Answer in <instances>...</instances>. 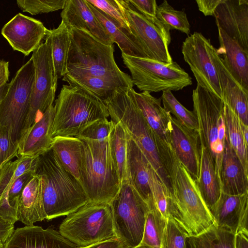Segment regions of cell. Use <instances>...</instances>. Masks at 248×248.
<instances>
[{"label": "cell", "instance_id": "obj_9", "mask_svg": "<svg viewBox=\"0 0 248 248\" xmlns=\"http://www.w3.org/2000/svg\"><path fill=\"white\" fill-rule=\"evenodd\" d=\"M122 58L133 84L140 91H177L192 84L191 77L175 62L166 63L122 53Z\"/></svg>", "mask_w": 248, "mask_h": 248}, {"label": "cell", "instance_id": "obj_14", "mask_svg": "<svg viewBox=\"0 0 248 248\" xmlns=\"http://www.w3.org/2000/svg\"><path fill=\"white\" fill-rule=\"evenodd\" d=\"M216 50L210 40L198 32L188 35L182 46L184 59L189 65L197 85L221 99L219 77L215 60Z\"/></svg>", "mask_w": 248, "mask_h": 248}, {"label": "cell", "instance_id": "obj_22", "mask_svg": "<svg viewBox=\"0 0 248 248\" xmlns=\"http://www.w3.org/2000/svg\"><path fill=\"white\" fill-rule=\"evenodd\" d=\"M221 192L239 195L248 192V173L232 148L228 136L218 174Z\"/></svg>", "mask_w": 248, "mask_h": 248}, {"label": "cell", "instance_id": "obj_43", "mask_svg": "<svg viewBox=\"0 0 248 248\" xmlns=\"http://www.w3.org/2000/svg\"><path fill=\"white\" fill-rule=\"evenodd\" d=\"M66 0H17L18 7L32 15L63 9Z\"/></svg>", "mask_w": 248, "mask_h": 248}, {"label": "cell", "instance_id": "obj_36", "mask_svg": "<svg viewBox=\"0 0 248 248\" xmlns=\"http://www.w3.org/2000/svg\"><path fill=\"white\" fill-rule=\"evenodd\" d=\"M40 156L21 155L7 163L0 170V197L9 191L15 181L23 173L36 172Z\"/></svg>", "mask_w": 248, "mask_h": 248}, {"label": "cell", "instance_id": "obj_11", "mask_svg": "<svg viewBox=\"0 0 248 248\" xmlns=\"http://www.w3.org/2000/svg\"><path fill=\"white\" fill-rule=\"evenodd\" d=\"M110 204L116 237L123 248H134L140 245L149 205L129 183L122 185Z\"/></svg>", "mask_w": 248, "mask_h": 248}, {"label": "cell", "instance_id": "obj_6", "mask_svg": "<svg viewBox=\"0 0 248 248\" xmlns=\"http://www.w3.org/2000/svg\"><path fill=\"white\" fill-rule=\"evenodd\" d=\"M81 140L83 152L80 184L89 202L110 204L122 185L111 157L109 140L104 142Z\"/></svg>", "mask_w": 248, "mask_h": 248}, {"label": "cell", "instance_id": "obj_38", "mask_svg": "<svg viewBox=\"0 0 248 248\" xmlns=\"http://www.w3.org/2000/svg\"><path fill=\"white\" fill-rule=\"evenodd\" d=\"M156 17L170 31L177 30L187 35L190 32V25L184 11L176 10L167 0L157 6Z\"/></svg>", "mask_w": 248, "mask_h": 248}, {"label": "cell", "instance_id": "obj_49", "mask_svg": "<svg viewBox=\"0 0 248 248\" xmlns=\"http://www.w3.org/2000/svg\"><path fill=\"white\" fill-rule=\"evenodd\" d=\"M14 230V223L4 219L0 215V242L3 245Z\"/></svg>", "mask_w": 248, "mask_h": 248}, {"label": "cell", "instance_id": "obj_39", "mask_svg": "<svg viewBox=\"0 0 248 248\" xmlns=\"http://www.w3.org/2000/svg\"><path fill=\"white\" fill-rule=\"evenodd\" d=\"M164 109L175 116L176 120L187 128L199 131L198 119L193 111H190L184 107L171 91L163 92L161 97Z\"/></svg>", "mask_w": 248, "mask_h": 248}, {"label": "cell", "instance_id": "obj_3", "mask_svg": "<svg viewBox=\"0 0 248 248\" xmlns=\"http://www.w3.org/2000/svg\"><path fill=\"white\" fill-rule=\"evenodd\" d=\"M51 136L77 137L86 127L109 113L106 104L86 89L63 84L55 102Z\"/></svg>", "mask_w": 248, "mask_h": 248}, {"label": "cell", "instance_id": "obj_55", "mask_svg": "<svg viewBox=\"0 0 248 248\" xmlns=\"http://www.w3.org/2000/svg\"><path fill=\"white\" fill-rule=\"evenodd\" d=\"M3 245L0 242V248H2Z\"/></svg>", "mask_w": 248, "mask_h": 248}, {"label": "cell", "instance_id": "obj_4", "mask_svg": "<svg viewBox=\"0 0 248 248\" xmlns=\"http://www.w3.org/2000/svg\"><path fill=\"white\" fill-rule=\"evenodd\" d=\"M114 52L113 45L102 43L85 30L72 28L66 74L74 77L110 78L133 82L131 77L117 65Z\"/></svg>", "mask_w": 248, "mask_h": 248}, {"label": "cell", "instance_id": "obj_52", "mask_svg": "<svg viewBox=\"0 0 248 248\" xmlns=\"http://www.w3.org/2000/svg\"><path fill=\"white\" fill-rule=\"evenodd\" d=\"M248 233L237 232L235 234L234 248H248Z\"/></svg>", "mask_w": 248, "mask_h": 248}, {"label": "cell", "instance_id": "obj_42", "mask_svg": "<svg viewBox=\"0 0 248 248\" xmlns=\"http://www.w3.org/2000/svg\"><path fill=\"white\" fill-rule=\"evenodd\" d=\"M114 126L115 123L111 120L101 119L88 125L76 137L80 140L107 141Z\"/></svg>", "mask_w": 248, "mask_h": 248}, {"label": "cell", "instance_id": "obj_41", "mask_svg": "<svg viewBox=\"0 0 248 248\" xmlns=\"http://www.w3.org/2000/svg\"><path fill=\"white\" fill-rule=\"evenodd\" d=\"M187 236L170 217L165 222L160 248H187Z\"/></svg>", "mask_w": 248, "mask_h": 248}, {"label": "cell", "instance_id": "obj_50", "mask_svg": "<svg viewBox=\"0 0 248 248\" xmlns=\"http://www.w3.org/2000/svg\"><path fill=\"white\" fill-rule=\"evenodd\" d=\"M79 248H123L121 242L116 238L99 242L87 247Z\"/></svg>", "mask_w": 248, "mask_h": 248}, {"label": "cell", "instance_id": "obj_2", "mask_svg": "<svg viewBox=\"0 0 248 248\" xmlns=\"http://www.w3.org/2000/svg\"><path fill=\"white\" fill-rule=\"evenodd\" d=\"M35 173L42 178L46 219L67 216L89 202L79 182L64 168L52 149L40 156Z\"/></svg>", "mask_w": 248, "mask_h": 248}, {"label": "cell", "instance_id": "obj_28", "mask_svg": "<svg viewBox=\"0 0 248 248\" xmlns=\"http://www.w3.org/2000/svg\"><path fill=\"white\" fill-rule=\"evenodd\" d=\"M86 1L91 11L113 42L118 45L122 53L132 57L148 58L140 42L129 30L123 28L116 20Z\"/></svg>", "mask_w": 248, "mask_h": 248}, {"label": "cell", "instance_id": "obj_23", "mask_svg": "<svg viewBox=\"0 0 248 248\" xmlns=\"http://www.w3.org/2000/svg\"><path fill=\"white\" fill-rule=\"evenodd\" d=\"M217 29L219 47L217 53L234 79L248 93V51Z\"/></svg>", "mask_w": 248, "mask_h": 248}, {"label": "cell", "instance_id": "obj_44", "mask_svg": "<svg viewBox=\"0 0 248 248\" xmlns=\"http://www.w3.org/2000/svg\"><path fill=\"white\" fill-rule=\"evenodd\" d=\"M18 146L13 141L8 129L0 125V170L17 155Z\"/></svg>", "mask_w": 248, "mask_h": 248}, {"label": "cell", "instance_id": "obj_47", "mask_svg": "<svg viewBox=\"0 0 248 248\" xmlns=\"http://www.w3.org/2000/svg\"><path fill=\"white\" fill-rule=\"evenodd\" d=\"M140 13L148 17H155L157 3L155 0H128Z\"/></svg>", "mask_w": 248, "mask_h": 248}, {"label": "cell", "instance_id": "obj_8", "mask_svg": "<svg viewBox=\"0 0 248 248\" xmlns=\"http://www.w3.org/2000/svg\"><path fill=\"white\" fill-rule=\"evenodd\" d=\"M192 100L201 143L208 151L218 177L227 137L223 114L224 103L220 98L198 85L193 90Z\"/></svg>", "mask_w": 248, "mask_h": 248}, {"label": "cell", "instance_id": "obj_1", "mask_svg": "<svg viewBox=\"0 0 248 248\" xmlns=\"http://www.w3.org/2000/svg\"><path fill=\"white\" fill-rule=\"evenodd\" d=\"M160 156L171 188L170 217L187 237L209 228L215 220L197 183L179 161L170 145L157 138Z\"/></svg>", "mask_w": 248, "mask_h": 248}, {"label": "cell", "instance_id": "obj_19", "mask_svg": "<svg viewBox=\"0 0 248 248\" xmlns=\"http://www.w3.org/2000/svg\"><path fill=\"white\" fill-rule=\"evenodd\" d=\"M2 248H79L52 228L39 226L18 228Z\"/></svg>", "mask_w": 248, "mask_h": 248}, {"label": "cell", "instance_id": "obj_20", "mask_svg": "<svg viewBox=\"0 0 248 248\" xmlns=\"http://www.w3.org/2000/svg\"><path fill=\"white\" fill-rule=\"evenodd\" d=\"M54 114L53 104L22 137L18 144V154L20 156H38L51 149V131Z\"/></svg>", "mask_w": 248, "mask_h": 248}, {"label": "cell", "instance_id": "obj_48", "mask_svg": "<svg viewBox=\"0 0 248 248\" xmlns=\"http://www.w3.org/2000/svg\"><path fill=\"white\" fill-rule=\"evenodd\" d=\"M224 0H196L199 10L205 16H213L217 7Z\"/></svg>", "mask_w": 248, "mask_h": 248}, {"label": "cell", "instance_id": "obj_25", "mask_svg": "<svg viewBox=\"0 0 248 248\" xmlns=\"http://www.w3.org/2000/svg\"><path fill=\"white\" fill-rule=\"evenodd\" d=\"M127 136L129 183L150 207L154 205L149 183V169L151 165L127 134Z\"/></svg>", "mask_w": 248, "mask_h": 248}, {"label": "cell", "instance_id": "obj_24", "mask_svg": "<svg viewBox=\"0 0 248 248\" xmlns=\"http://www.w3.org/2000/svg\"><path fill=\"white\" fill-rule=\"evenodd\" d=\"M215 60L222 100L237 115L242 123L248 125V93L244 91L231 75L217 50Z\"/></svg>", "mask_w": 248, "mask_h": 248}, {"label": "cell", "instance_id": "obj_45", "mask_svg": "<svg viewBox=\"0 0 248 248\" xmlns=\"http://www.w3.org/2000/svg\"><path fill=\"white\" fill-rule=\"evenodd\" d=\"M86 0L107 15L116 20L123 28L130 31L126 21L118 6L116 0Z\"/></svg>", "mask_w": 248, "mask_h": 248}, {"label": "cell", "instance_id": "obj_33", "mask_svg": "<svg viewBox=\"0 0 248 248\" xmlns=\"http://www.w3.org/2000/svg\"><path fill=\"white\" fill-rule=\"evenodd\" d=\"M111 157L121 185L129 183L127 166V136L124 129L115 124L109 138Z\"/></svg>", "mask_w": 248, "mask_h": 248}, {"label": "cell", "instance_id": "obj_13", "mask_svg": "<svg viewBox=\"0 0 248 248\" xmlns=\"http://www.w3.org/2000/svg\"><path fill=\"white\" fill-rule=\"evenodd\" d=\"M31 58L34 63V78L23 135L53 105L55 98L58 78L53 64L51 39L47 33L45 42L33 52Z\"/></svg>", "mask_w": 248, "mask_h": 248}, {"label": "cell", "instance_id": "obj_34", "mask_svg": "<svg viewBox=\"0 0 248 248\" xmlns=\"http://www.w3.org/2000/svg\"><path fill=\"white\" fill-rule=\"evenodd\" d=\"M223 114L226 132L231 146L240 160L245 170L248 173V146L242 129V122L237 115L224 104Z\"/></svg>", "mask_w": 248, "mask_h": 248}, {"label": "cell", "instance_id": "obj_21", "mask_svg": "<svg viewBox=\"0 0 248 248\" xmlns=\"http://www.w3.org/2000/svg\"><path fill=\"white\" fill-rule=\"evenodd\" d=\"M61 16L62 21L70 29L85 30L102 43L113 45V41L86 0H66Z\"/></svg>", "mask_w": 248, "mask_h": 248}, {"label": "cell", "instance_id": "obj_51", "mask_svg": "<svg viewBox=\"0 0 248 248\" xmlns=\"http://www.w3.org/2000/svg\"><path fill=\"white\" fill-rule=\"evenodd\" d=\"M9 62L0 60V88L7 83L9 77Z\"/></svg>", "mask_w": 248, "mask_h": 248}, {"label": "cell", "instance_id": "obj_53", "mask_svg": "<svg viewBox=\"0 0 248 248\" xmlns=\"http://www.w3.org/2000/svg\"><path fill=\"white\" fill-rule=\"evenodd\" d=\"M8 86L9 83H7L0 88V102L7 93Z\"/></svg>", "mask_w": 248, "mask_h": 248}, {"label": "cell", "instance_id": "obj_31", "mask_svg": "<svg viewBox=\"0 0 248 248\" xmlns=\"http://www.w3.org/2000/svg\"><path fill=\"white\" fill-rule=\"evenodd\" d=\"M201 144L199 175L196 182L204 201L210 209L218 200L221 189L209 153L205 146Z\"/></svg>", "mask_w": 248, "mask_h": 248}, {"label": "cell", "instance_id": "obj_18", "mask_svg": "<svg viewBox=\"0 0 248 248\" xmlns=\"http://www.w3.org/2000/svg\"><path fill=\"white\" fill-rule=\"evenodd\" d=\"M218 226L233 233H248V192L239 195L221 192L217 202L209 209Z\"/></svg>", "mask_w": 248, "mask_h": 248}, {"label": "cell", "instance_id": "obj_10", "mask_svg": "<svg viewBox=\"0 0 248 248\" xmlns=\"http://www.w3.org/2000/svg\"><path fill=\"white\" fill-rule=\"evenodd\" d=\"M34 78V63L31 58L16 72L0 102V125L8 129L17 146L29 113Z\"/></svg>", "mask_w": 248, "mask_h": 248}, {"label": "cell", "instance_id": "obj_46", "mask_svg": "<svg viewBox=\"0 0 248 248\" xmlns=\"http://www.w3.org/2000/svg\"><path fill=\"white\" fill-rule=\"evenodd\" d=\"M35 174V172L29 171L20 176L14 183L8 193V199L11 208L17 214L19 199L29 182Z\"/></svg>", "mask_w": 248, "mask_h": 248}, {"label": "cell", "instance_id": "obj_54", "mask_svg": "<svg viewBox=\"0 0 248 248\" xmlns=\"http://www.w3.org/2000/svg\"><path fill=\"white\" fill-rule=\"evenodd\" d=\"M134 248H152V247H149V246H147L146 245L140 244L139 246H138L137 247H135Z\"/></svg>", "mask_w": 248, "mask_h": 248}, {"label": "cell", "instance_id": "obj_37", "mask_svg": "<svg viewBox=\"0 0 248 248\" xmlns=\"http://www.w3.org/2000/svg\"><path fill=\"white\" fill-rule=\"evenodd\" d=\"M150 186L154 206L166 221L170 217L171 193L151 166L149 169Z\"/></svg>", "mask_w": 248, "mask_h": 248}, {"label": "cell", "instance_id": "obj_15", "mask_svg": "<svg viewBox=\"0 0 248 248\" xmlns=\"http://www.w3.org/2000/svg\"><path fill=\"white\" fill-rule=\"evenodd\" d=\"M47 30L40 20L18 13L4 25L1 33L14 50L28 56L41 44Z\"/></svg>", "mask_w": 248, "mask_h": 248}, {"label": "cell", "instance_id": "obj_27", "mask_svg": "<svg viewBox=\"0 0 248 248\" xmlns=\"http://www.w3.org/2000/svg\"><path fill=\"white\" fill-rule=\"evenodd\" d=\"M17 218L25 226L46 219L43 197L42 177L35 174L23 189L19 199Z\"/></svg>", "mask_w": 248, "mask_h": 248}, {"label": "cell", "instance_id": "obj_16", "mask_svg": "<svg viewBox=\"0 0 248 248\" xmlns=\"http://www.w3.org/2000/svg\"><path fill=\"white\" fill-rule=\"evenodd\" d=\"M170 121V145L179 161L197 181L201 159V144L199 131L184 126L172 115Z\"/></svg>", "mask_w": 248, "mask_h": 248}, {"label": "cell", "instance_id": "obj_12", "mask_svg": "<svg viewBox=\"0 0 248 248\" xmlns=\"http://www.w3.org/2000/svg\"><path fill=\"white\" fill-rule=\"evenodd\" d=\"M131 33L143 48L148 58L169 63L170 31L156 17H146L138 12L128 0H116Z\"/></svg>", "mask_w": 248, "mask_h": 248}, {"label": "cell", "instance_id": "obj_32", "mask_svg": "<svg viewBox=\"0 0 248 248\" xmlns=\"http://www.w3.org/2000/svg\"><path fill=\"white\" fill-rule=\"evenodd\" d=\"M50 37L52 55L58 79L67 73V61L71 41V29L62 21L58 27L48 30Z\"/></svg>", "mask_w": 248, "mask_h": 248}, {"label": "cell", "instance_id": "obj_17", "mask_svg": "<svg viewBox=\"0 0 248 248\" xmlns=\"http://www.w3.org/2000/svg\"><path fill=\"white\" fill-rule=\"evenodd\" d=\"M213 16L217 28L248 51V0H224Z\"/></svg>", "mask_w": 248, "mask_h": 248}, {"label": "cell", "instance_id": "obj_5", "mask_svg": "<svg viewBox=\"0 0 248 248\" xmlns=\"http://www.w3.org/2000/svg\"><path fill=\"white\" fill-rule=\"evenodd\" d=\"M130 88L116 93L105 102L109 116L119 124L136 143L165 186L171 191L159 153L156 136L138 107Z\"/></svg>", "mask_w": 248, "mask_h": 248}, {"label": "cell", "instance_id": "obj_35", "mask_svg": "<svg viewBox=\"0 0 248 248\" xmlns=\"http://www.w3.org/2000/svg\"><path fill=\"white\" fill-rule=\"evenodd\" d=\"M235 234L215 223L201 233L187 238V248H234Z\"/></svg>", "mask_w": 248, "mask_h": 248}, {"label": "cell", "instance_id": "obj_26", "mask_svg": "<svg viewBox=\"0 0 248 248\" xmlns=\"http://www.w3.org/2000/svg\"><path fill=\"white\" fill-rule=\"evenodd\" d=\"M136 102L155 135L170 144L171 115L161 106V98H156L150 93L134 91Z\"/></svg>", "mask_w": 248, "mask_h": 248}, {"label": "cell", "instance_id": "obj_29", "mask_svg": "<svg viewBox=\"0 0 248 248\" xmlns=\"http://www.w3.org/2000/svg\"><path fill=\"white\" fill-rule=\"evenodd\" d=\"M62 78V80L68 84L86 89L104 103L116 93L127 90L134 85L133 82L106 77H74L66 74Z\"/></svg>", "mask_w": 248, "mask_h": 248}, {"label": "cell", "instance_id": "obj_7", "mask_svg": "<svg viewBox=\"0 0 248 248\" xmlns=\"http://www.w3.org/2000/svg\"><path fill=\"white\" fill-rule=\"evenodd\" d=\"M59 232L79 248L116 237L110 204L88 202L67 215Z\"/></svg>", "mask_w": 248, "mask_h": 248}, {"label": "cell", "instance_id": "obj_40", "mask_svg": "<svg viewBox=\"0 0 248 248\" xmlns=\"http://www.w3.org/2000/svg\"><path fill=\"white\" fill-rule=\"evenodd\" d=\"M165 222L155 206H151L146 215L143 234L140 244L153 248H160Z\"/></svg>", "mask_w": 248, "mask_h": 248}, {"label": "cell", "instance_id": "obj_30", "mask_svg": "<svg viewBox=\"0 0 248 248\" xmlns=\"http://www.w3.org/2000/svg\"><path fill=\"white\" fill-rule=\"evenodd\" d=\"M51 149L64 168L80 184L83 141L75 137L57 136L53 138Z\"/></svg>", "mask_w": 248, "mask_h": 248}]
</instances>
